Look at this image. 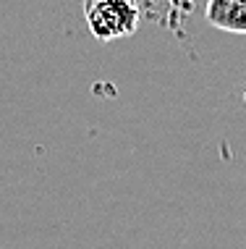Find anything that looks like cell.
Wrapping results in <instances>:
<instances>
[{
	"label": "cell",
	"instance_id": "1",
	"mask_svg": "<svg viewBox=\"0 0 246 249\" xmlns=\"http://www.w3.org/2000/svg\"><path fill=\"white\" fill-rule=\"evenodd\" d=\"M139 0H84V18L99 42L131 37L139 26Z\"/></svg>",
	"mask_w": 246,
	"mask_h": 249
},
{
	"label": "cell",
	"instance_id": "2",
	"mask_svg": "<svg viewBox=\"0 0 246 249\" xmlns=\"http://www.w3.org/2000/svg\"><path fill=\"white\" fill-rule=\"evenodd\" d=\"M207 21L223 32L246 35V0H207Z\"/></svg>",
	"mask_w": 246,
	"mask_h": 249
},
{
	"label": "cell",
	"instance_id": "3",
	"mask_svg": "<svg viewBox=\"0 0 246 249\" xmlns=\"http://www.w3.org/2000/svg\"><path fill=\"white\" fill-rule=\"evenodd\" d=\"M244 103H246V92H244Z\"/></svg>",
	"mask_w": 246,
	"mask_h": 249
}]
</instances>
